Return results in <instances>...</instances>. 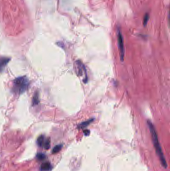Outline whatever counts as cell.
<instances>
[{
	"mask_svg": "<svg viewBox=\"0 0 170 171\" xmlns=\"http://www.w3.org/2000/svg\"><path fill=\"white\" fill-rule=\"evenodd\" d=\"M147 123L149 130L152 135V141L153 142L154 146L156 151L157 154L159 157L160 160L161 161L163 166L165 168H167V162L166 161L165 158L164 157V154L163 153L162 150L160 145L159 142L158 140V136H157L155 128L151 121H148Z\"/></svg>",
	"mask_w": 170,
	"mask_h": 171,
	"instance_id": "cell-1",
	"label": "cell"
},
{
	"mask_svg": "<svg viewBox=\"0 0 170 171\" xmlns=\"http://www.w3.org/2000/svg\"><path fill=\"white\" fill-rule=\"evenodd\" d=\"M29 87V80L26 77L16 79L13 82V90L16 93L21 94L25 92Z\"/></svg>",
	"mask_w": 170,
	"mask_h": 171,
	"instance_id": "cell-2",
	"label": "cell"
},
{
	"mask_svg": "<svg viewBox=\"0 0 170 171\" xmlns=\"http://www.w3.org/2000/svg\"><path fill=\"white\" fill-rule=\"evenodd\" d=\"M75 71L76 74L80 78H82L84 82L86 83L87 81L86 70L85 66L81 62L77 61L75 63Z\"/></svg>",
	"mask_w": 170,
	"mask_h": 171,
	"instance_id": "cell-3",
	"label": "cell"
},
{
	"mask_svg": "<svg viewBox=\"0 0 170 171\" xmlns=\"http://www.w3.org/2000/svg\"><path fill=\"white\" fill-rule=\"evenodd\" d=\"M118 41L119 48L120 49V58L121 61H123L124 56V48L123 36L120 31H119V32L118 33Z\"/></svg>",
	"mask_w": 170,
	"mask_h": 171,
	"instance_id": "cell-4",
	"label": "cell"
},
{
	"mask_svg": "<svg viewBox=\"0 0 170 171\" xmlns=\"http://www.w3.org/2000/svg\"><path fill=\"white\" fill-rule=\"evenodd\" d=\"M10 59L8 58H0V71H2L7 65L8 64Z\"/></svg>",
	"mask_w": 170,
	"mask_h": 171,
	"instance_id": "cell-5",
	"label": "cell"
},
{
	"mask_svg": "<svg viewBox=\"0 0 170 171\" xmlns=\"http://www.w3.org/2000/svg\"><path fill=\"white\" fill-rule=\"evenodd\" d=\"M52 166L50 163L48 162H44L42 164L41 167V171H49L52 169Z\"/></svg>",
	"mask_w": 170,
	"mask_h": 171,
	"instance_id": "cell-6",
	"label": "cell"
},
{
	"mask_svg": "<svg viewBox=\"0 0 170 171\" xmlns=\"http://www.w3.org/2000/svg\"><path fill=\"white\" fill-rule=\"evenodd\" d=\"M44 141H45V138L43 135L40 136L37 140V143L40 147H43L44 144Z\"/></svg>",
	"mask_w": 170,
	"mask_h": 171,
	"instance_id": "cell-7",
	"label": "cell"
},
{
	"mask_svg": "<svg viewBox=\"0 0 170 171\" xmlns=\"http://www.w3.org/2000/svg\"><path fill=\"white\" fill-rule=\"evenodd\" d=\"M93 120H89L88 121H85L84 122L81 123L79 125V128H84L85 127H87V126L89 125L92 122Z\"/></svg>",
	"mask_w": 170,
	"mask_h": 171,
	"instance_id": "cell-8",
	"label": "cell"
},
{
	"mask_svg": "<svg viewBox=\"0 0 170 171\" xmlns=\"http://www.w3.org/2000/svg\"><path fill=\"white\" fill-rule=\"evenodd\" d=\"M62 146L61 145H58L56 146L53 148L52 150V153L53 154H56L59 152L61 151V149H62Z\"/></svg>",
	"mask_w": 170,
	"mask_h": 171,
	"instance_id": "cell-9",
	"label": "cell"
},
{
	"mask_svg": "<svg viewBox=\"0 0 170 171\" xmlns=\"http://www.w3.org/2000/svg\"><path fill=\"white\" fill-rule=\"evenodd\" d=\"M50 140L49 139H46L44 141V148L46 149H49L50 148Z\"/></svg>",
	"mask_w": 170,
	"mask_h": 171,
	"instance_id": "cell-10",
	"label": "cell"
},
{
	"mask_svg": "<svg viewBox=\"0 0 170 171\" xmlns=\"http://www.w3.org/2000/svg\"><path fill=\"white\" fill-rule=\"evenodd\" d=\"M39 102V100H38V94H36L35 96L33 97V105H37Z\"/></svg>",
	"mask_w": 170,
	"mask_h": 171,
	"instance_id": "cell-11",
	"label": "cell"
},
{
	"mask_svg": "<svg viewBox=\"0 0 170 171\" xmlns=\"http://www.w3.org/2000/svg\"><path fill=\"white\" fill-rule=\"evenodd\" d=\"M149 16L148 14H147L145 16L144 18V22H143V24L145 26H146L147 24L148 21L149 20Z\"/></svg>",
	"mask_w": 170,
	"mask_h": 171,
	"instance_id": "cell-12",
	"label": "cell"
},
{
	"mask_svg": "<svg viewBox=\"0 0 170 171\" xmlns=\"http://www.w3.org/2000/svg\"><path fill=\"white\" fill-rule=\"evenodd\" d=\"M45 157H46L45 155L42 154V153H39V154L37 155L38 159H39L40 160H42L43 159H44Z\"/></svg>",
	"mask_w": 170,
	"mask_h": 171,
	"instance_id": "cell-13",
	"label": "cell"
},
{
	"mask_svg": "<svg viewBox=\"0 0 170 171\" xmlns=\"http://www.w3.org/2000/svg\"><path fill=\"white\" fill-rule=\"evenodd\" d=\"M89 131L88 130H86V131H85L84 132V133L85 134V135H88L89 134L90 132H89Z\"/></svg>",
	"mask_w": 170,
	"mask_h": 171,
	"instance_id": "cell-14",
	"label": "cell"
}]
</instances>
